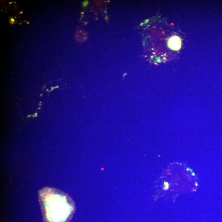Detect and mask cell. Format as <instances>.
I'll return each instance as SVG.
<instances>
[{
    "label": "cell",
    "instance_id": "1",
    "mask_svg": "<svg viewBox=\"0 0 222 222\" xmlns=\"http://www.w3.org/2000/svg\"><path fill=\"white\" fill-rule=\"evenodd\" d=\"M44 222H69L75 212L72 198L61 190L46 187L38 193Z\"/></svg>",
    "mask_w": 222,
    "mask_h": 222
},
{
    "label": "cell",
    "instance_id": "2",
    "mask_svg": "<svg viewBox=\"0 0 222 222\" xmlns=\"http://www.w3.org/2000/svg\"><path fill=\"white\" fill-rule=\"evenodd\" d=\"M38 117V113H35L33 115H28L27 116V118H29L30 117Z\"/></svg>",
    "mask_w": 222,
    "mask_h": 222
}]
</instances>
